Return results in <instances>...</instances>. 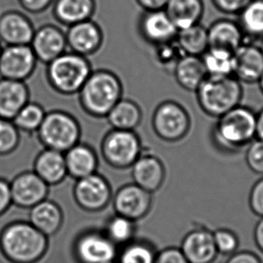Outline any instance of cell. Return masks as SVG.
<instances>
[{
  "label": "cell",
  "mask_w": 263,
  "mask_h": 263,
  "mask_svg": "<svg viewBox=\"0 0 263 263\" xmlns=\"http://www.w3.org/2000/svg\"><path fill=\"white\" fill-rule=\"evenodd\" d=\"M201 110L210 117L218 118L241 104L242 83L234 76H208L196 91Z\"/></svg>",
  "instance_id": "obj_4"
},
{
  "label": "cell",
  "mask_w": 263,
  "mask_h": 263,
  "mask_svg": "<svg viewBox=\"0 0 263 263\" xmlns=\"http://www.w3.org/2000/svg\"><path fill=\"white\" fill-rule=\"evenodd\" d=\"M258 84H259V86H260V92H262L263 95V75L262 77L260 78V80H259Z\"/></svg>",
  "instance_id": "obj_49"
},
{
  "label": "cell",
  "mask_w": 263,
  "mask_h": 263,
  "mask_svg": "<svg viewBox=\"0 0 263 263\" xmlns=\"http://www.w3.org/2000/svg\"><path fill=\"white\" fill-rule=\"evenodd\" d=\"M21 142V132L14 122L0 118V157H7L17 149Z\"/></svg>",
  "instance_id": "obj_36"
},
{
  "label": "cell",
  "mask_w": 263,
  "mask_h": 263,
  "mask_svg": "<svg viewBox=\"0 0 263 263\" xmlns=\"http://www.w3.org/2000/svg\"><path fill=\"white\" fill-rule=\"evenodd\" d=\"M30 46L37 61L49 64L66 52L68 47L66 33L56 25H43L35 30Z\"/></svg>",
  "instance_id": "obj_14"
},
{
  "label": "cell",
  "mask_w": 263,
  "mask_h": 263,
  "mask_svg": "<svg viewBox=\"0 0 263 263\" xmlns=\"http://www.w3.org/2000/svg\"><path fill=\"white\" fill-rule=\"evenodd\" d=\"M256 138L263 140V108L257 112Z\"/></svg>",
  "instance_id": "obj_48"
},
{
  "label": "cell",
  "mask_w": 263,
  "mask_h": 263,
  "mask_svg": "<svg viewBox=\"0 0 263 263\" xmlns=\"http://www.w3.org/2000/svg\"><path fill=\"white\" fill-rule=\"evenodd\" d=\"M122 93V83L115 73L108 69L92 70L79 91V103L90 116L106 118Z\"/></svg>",
  "instance_id": "obj_3"
},
{
  "label": "cell",
  "mask_w": 263,
  "mask_h": 263,
  "mask_svg": "<svg viewBox=\"0 0 263 263\" xmlns=\"http://www.w3.org/2000/svg\"><path fill=\"white\" fill-rule=\"evenodd\" d=\"M49 245V237L29 221H13L0 233V252L11 263L39 262Z\"/></svg>",
  "instance_id": "obj_1"
},
{
  "label": "cell",
  "mask_w": 263,
  "mask_h": 263,
  "mask_svg": "<svg viewBox=\"0 0 263 263\" xmlns=\"http://www.w3.org/2000/svg\"><path fill=\"white\" fill-rule=\"evenodd\" d=\"M30 101L26 83L0 78V118L12 121Z\"/></svg>",
  "instance_id": "obj_21"
},
{
  "label": "cell",
  "mask_w": 263,
  "mask_h": 263,
  "mask_svg": "<svg viewBox=\"0 0 263 263\" xmlns=\"http://www.w3.org/2000/svg\"><path fill=\"white\" fill-rule=\"evenodd\" d=\"M139 28L143 37L155 46L174 42L179 31L164 9L146 11Z\"/></svg>",
  "instance_id": "obj_19"
},
{
  "label": "cell",
  "mask_w": 263,
  "mask_h": 263,
  "mask_svg": "<svg viewBox=\"0 0 263 263\" xmlns=\"http://www.w3.org/2000/svg\"><path fill=\"white\" fill-rule=\"evenodd\" d=\"M133 182L150 193L157 192L164 184L165 167L152 155H141L132 167Z\"/></svg>",
  "instance_id": "obj_20"
},
{
  "label": "cell",
  "mask_w": 263,
  "mask_h": 263,
  "mask_svg": "<svg viewBox=\"0 0 263 263\" xmlns=\"http://www.w3.org/2000/svg\"><path fill=\"white\" fill-rule=\"evenodd\" d=\"M157 253L151 242L135 238L120 248L115 263H155Z\"/></svg>",
  "instance_id": "obj_32"
},
{
  "label": "cell",
  "mask_w": 263,
  "mask_h": 263,
  "mask_svg": "<svg viewBox=\"0 0 263 263\" xmlns=\"http://www.w3.org/2000/svg\"><path fill=\"white\" fill-rule=\"evenodd\" d=\"M169 0H137L140 7L146 11L163 10Z\"/></svg>",
  "instance_id": "obj_46"
},
{
  "label": "cell",
  "mask_w": 263,
  "mask_h": 263,
  "mask_svg": "<svg viewBox=\"0 0 263 263\" xmlns=\"http://www.w3.org/2000/svg\"><path fill=\"white\" fill-rule=\"evenodd\" d=\"M189 263H214L218 256L213 232L206 228H196L189 231L180 247Z\"/></svg>",
  "instance_id": "obj_15"
},
{
  "label": "cell",
  "mask_w": 263,
  "mask_h": 263,
  "mask_svg": "<svg viewBox=\"0 0 263 263\" xmlns=\"http://www.w3.org/2000/svg\"><path fill=\"white\" fill-rule=\"evenodd\" d=\"M142 118V110L138 103L122 98L106 116L111 128L121 130H135L141 123Z\"/></svg>",
  "instance_id": "obj_29"
},
{
  "label": "cell",
  "mask_w": 263,
  "mask_h": 263,
  "mask_svg": "<svg viewBox=\"0 0 263 263\" xmlns=\"http://www.w3.org/2000/svg\"><path fill=\"white\" fill-rule=\"evenodd\" d=\"M248 204L250 210L255 216L263 217V176L257 180L251 188Z\"/></svg>",
  "instance_id": "obj_40"
},
{
  "label": "cell",
  "mask_w": 263,
  "mask_h": 263,
  "mask_svg": "<svg viewBox=\"0 0 263 263\" xmlns=\"http://www.w3.org/2000/svg\"><path fill=\"white\" fill-rule=\"evenodd\" d=\"M68 176L79 180L92 175L98 168V157L92 146L79 142L64 153Z\"/></svg>",
  "instance_id": "obj_25"
},
{
  "label": "cell",
  "mask_w": 263,
  "mask_h": 263,
  "mask_svg": "<svg viewBox=\"0 0 263 263\" xmlns=\"http://www.w3.org/2000/svg\"><path fill=\"white\" fill-rule=\"evenodd\" d=\"M38 61L30 45L3 46L0 78L25 82L35 71Z\"/></svg>",
  "instance_id": "obj_11"
},
{
  "label": "cell",
  "mask_w": 263,
  "mask_h": 263,
  "mask_svg": "<svg viewBox=\"0 0 263 263\" xmlns=\"http://www.w3.org/2000/svg\"><path fill=\"white\" fill-rule=\"evenodd\" d=\"M92 71L87 58L66 51L47 64V79L54 91L73 96L79 93Z\"/></svg>",
  "instance_id": "obj_5"
},
{
  "label": "cell",
  "mask_w": 263,
  "mask_h": 263,
  "mask_svg": "<svg viewBox=\"0 0 263 263\" xmlns=\"http://www.w3.org/2000/svg\"><path fill=\"white\" fill-rule=\"evenodd\" d=\"M34 32L30 18L20 11H6L0 15V43L4 46L30 45Z\"/></svg>",
  "instance_id": "obj_17"
},
{
  "label": "cell",
  "mask_w": 263,
  "mask_h": 263,
  "mask_svg": "<svg viewBox=\"0 0 263 263\" xmlns=\"http://www.w3.org/2000/svg\"><path fill=\"white\" fill-rule=\"evenodd\" d=\"M101 152L110 166L124 170L132 167L142 155V144L134 130L112 128L103 137Z\"/></svg>",
  "instance_id": "obj_7"
},
{
  "label": "cell",
  "mask_w": 263,
  "mask_h": 263,
  "mask_svg": "<svg viewBox=\"0 0 263 263\" xmlns=\"http://www.w3.org/2000/svg\"><path fill=\"white\" fill-rule=\"evenodd\" d=\"M182 55L184 54L181 52L175 41L156 46V60L163 68H171L174 70L175 64Z\"/></svg>",
  "instance_id": "obj_38"
},
{
  "label": "cell",
  "mask_w": 263,
  "mask_h": 263,
  "mask_svg": "<svg viewBox=\"0 0 263 263\" xmlns=\"http://www.w3.org/2000/svg\"><path fill=\"white\" fill-rule=\"evenodd\" d=\"M191 126L190 114L177 102L164 101L154 110L152 128L155 134L163 141H181L188 135Z\"/></svg>",
  "instance_id": "obj_8"
},
{
  "label": "cell",
  "mask_w": 263,
  "mask_h": 263,
  "mask_svg": "<svg viewBox=\"0 0 263 263\" xmlns=\"http://www.w3.org/2000/svg\"><path fill=\"white\" fill-rule=\"evenodd\" d=\"M9 184L12 203L22 210L32 209L46 199L50 192V186L33 171L22 172Z\"/></svg>",
  "instance_id": "obj_12"
},
{
  "label": "cell",
  "mask_w": 263,
  "mask_h": 263,
  "mask_svg": "<svg viewBox=\"0 0 263 263\" xmlns=\"http://www.w3.org/2000/svg\"><path fill=\"white\" fill-rule=\"evenodd\" d=\"M257 112L240 104L217 118L212 129L213 142L226 153H238L256 139Z\"/></svg>",
  "instance_id": "obj_2"
},
{
  "label": "cell",
  "mask_w": 263,
  "mask_h": 263,
  "mask_svg": "<svg viewBox=\"0 0 263 263\" xmlns=\"http://www.w3.org/2000/svg\"><path fill=\"white\" fill-rule=\"evenodd\" d=\"M12 205L9 181L0 177V217L7 213Z\"/></svg>",
  "instance_id": "obj_44"
},
{
  "label": "cell",
  "mask_w": 263,
  "mask_h": 263,
  "mask_svg": "<svg viewBox=\"0 0 263 263\" xmlns=\"http://www.w3.org/2000/svg\"><path fill=\"white\" fill-rule=\"evenodd\" d=\"M260 50H261V52H262L263 54V39L261 40V44H260Z\"/></svg>",
  "instance_id": "obj_50"
},
{
  "label": "cell",
  "mask_w": 263,
  "mask_h": 263,
  "mask_svg": "<svg viewBox=\"0 0 263 263\" xmlns=\"http://www.w3.org/2000/svg\"><path fill=\"white\" fill-rule=\"evenodd\" d=\"M209 48L221 49L234 53L246 42L238 22L220 19L208 29Z\"/></svg>",
  "instance_id": "obj_23"
},
{
  "label": "cell",
  "mask_w": 263,
  "mask_h": 263,
  "mask_svg": "<svg viewBox=\"0 0 263 263\" xmlns=\"http://www.w3.org/2000/svg\"><path fill=\"white\" fill-rule=\"evenodd\" d=\"M175 42L184 55L201 57L209 49L208 29L199 24L178 31Z\"/></svg>",
  "instance_id": "obj_30"
},
{
  "label": "cell",
  "mask_w": 263,
  "mask_h": 263,
  "mask_svg": "<svg viewBox=\"0 0 263 263\" xmlns=\"http://www.w3.org/2000/svg\"><path fill=\"white\" fill-rule=\"evenodd\" d=\"M224 263H263L261 258L252 251H237L228 256Z\"/></svg>",
  "instance_id": "obj_45"
},
{
  "label": "cell",
  "mask_w": 263,
  "mask_h": 263,
  "mask_svg": "<svg viewBox=\"0 0 263 263\" xmlns=\"http://www.w3.org/2000/svg\"><path fill=\"white\" fill-rule=\"evenodd\" d=\"M24 10L30 14H41L53 4L54 0H17Z\"/></svg>",
  "instance_id": "obj_43"
},
{
  "label": "cell",
  "mask_w": 263,
  "mask_h": 263,
  "mask_svg": "<svg viewBox=\"0 0 263 263\" xmlns=\"http://www.w3.org/2000/svg\"><path fill=\"white\" fill-rule=\"evenodd\" d=\"M96 10L95 0H55L53 14L58 21L68 26L90 20Z\"/></svg>",
  "instance_id": "obj_27"
},
{
  "label": "cell",
  "mask_w": 263,
  "mask_h": 263,
  "mask_svg": "<svg viewBox=\"0 0 263 263\" xmlns=\"http://www.w3.org/2000/svg\"><path fill=\"white\" fill-rule=\"evenodd\" d=\"M73 197L77 205L89 213L105 210L112 200V190L106 178L97 172L76 180Z\"/></svg>",
  "instance_id": "obj_10"
},
{
  "label": "cell",
  "mask_w": 263,
  "mask_h": 263,
  "mask_svg": "<svg viewBox=\"0 0 263 263\" xmlns=\"http://www.w3.org/2000/svg\"><path fill=\"white\" fill-rule=\"evenodd\" d=\"M233 54L228 50L209 48L201 56L208 76L233 75Z\"/></svg>",
  "instance_id": "obj_35"
},
{
  "label": "cell",
  "mask_w": 263,
  "mask_h": 263,
  "mask_svg": "<svg viewBox=\"0 0 263 263\" xmlns=\"http://www.w3.org/2000/svg\"><path fill=\"white\" fill-rule=\"evenodd\" d=\"M246 162L251 171L263 176V140L256 138L247 146Z\"/></svg>",
  "instance_id": "obj_39"
},
{
  "label": "cell",
  "mask_w": 263,
  "mask_h": 263,
  "mask_svg": "<svg viewBox=\"0 0 263 263\" xmlns=\"http://www.w3.org/2000/svg\"><path fill=\"white\" fill-rule=\"evenodd\" d=\"M213 236L218 255L228 257L238 251L240 240L231 229L218 228L213 232Z\"/></svg>",
  "instance_id": "obj_37"
},
{
  "label": "cell",
  "mask_w": 263,
  "mask_h": 263,
  "mask_svg": "<svg viewBox=\"0 0 263 263\" xmlns=\"http://www.w3.org/2000/svg\"><path fill=\"white\" fill-rule=\"evenodd\" d=\"M263 75V54L260 46L245 42L233 54V76L241 83L259 82Z\"/></svg>",
  "instance_id": "obj_16"
},
{
  "label": "cell",
  "mask_w": 263,
  "mask_h": 263,
  "mask_svg": "<svg viewBox=\"0 0 263 263\" xmlns=\"http://www.w3.org/2000/svg\"><path fill=\"white\" fill-rule=\"evenodd\" d=\"M119 250L103 230L96 229L79 234L72 246L73 256L78 263H115Z\"/></svg>",
  "instance_id": "obj_9"
},
{
  "label": "cell",
  "mask_w": 263,
  "mask_h": 263,
  "mask_svg": "<svg viewBox=\"0 0 263 263\" xmlns=\"http://www.w3.org/2000/svg\"><path fill=\"white\" fill-rule=\"evenodd\" d=\"M173 72L178 85L191 92H196L208 77L201 57L192 55H182Z\"/></svg>",
  "instance_id": "obj_26"
},
{
  "label": "cell",
  "mask_w": 263,
  "mask_h": 263,
  "mask_svg": "<svg viewBox=\"0 0 263 263\" xmlns=\"http://www.w3.org/2000/svg\"><path fill=\"white\" fill-rule=\"evenodd\" d=\"M217 10L227 14H238L253 0H212Z\"/></svg>",
  "instance_id": "obj_42"
},
{
  "label": "cell",
  "mask_w": 263,
  "mask_h": 263,
  "mask_svg": "<svg viewBox=\"0 0 263 263\" xmlns=\"http://www.w3.org/2000/svg\"><path fill=\"white\" fill-rule=\"evenodd\" d=\"M2 49H3V46H2V43H0V54H1V51H2Z\"/></svg>",
  "instance_id": "obj_51"
},
{
  "label": "cell",
  "mask_w": 263,
  "mask_h": 263,
  "mask_svg": "<svg viewBox=\"0 0 263 263\" xmlns=\"http://www.w3.org/2000/svg\"><path fill=\"white\" fill-rule=\"evenodd\" d=\"M137 222L127 217L115 215L110 217L103 229L107 237L119 248L128 245L135 239L137 231Z\"/></svg>",
  "instance_id": "obj_33"
},
{
  "label": "cell",
  "mask_w": 263,
  "mask_h": 263,
  "mask_svg": "<svg viewBox=\"0 0 263 263\" xmlns=\"http://www.w3.org/2000/svg\"><path fill=\"white\" fill-rule=\"evenodd\" d=\"M155 263H189L180 247H166L157 252Z\"/></svg>",
  "instance_id": "obj_41"
},
{
  "label": "cell",
  "mask_w": 263,
  "mask_h": 263,
  "mask_svg": "<svg viewBox=\"0 0 263 263\" xmlns=\"http://www.w3.org/2000/svg\"><path fill=\"white\" fill-rule=\"evenodd\" d=\"M36 134L44 148L66 153L80 142L81 128L73 115L55 110L47 112Z\"/></svg>",
  "instance_id": "obj_6"
},
{
  "label": "cell",
  "mask_w": 263,
  "mask_h": 263,
  "mask_svg": "<svg viewBox=\"0 0 263 263\" xmlns=\"http://www.w3.org/2000/svg\"><path fill=\"white\" fill-rule=\"evenodd\" d=\"M66 38L71 51L85 57L96 53L103 42L102 30L91 20L68 26Z\"/></svg>",
  "instance_id": "obj_18"
},
{
  "label": "cell",
  "mask_w": 263,
  "mask_h": 263,
  "mask_svg": "<svg viewBox=\"0 0 263 263\" xmlns=\"http://www.w3.org/2000/svg\"><path fill=\"white\" fill-rule=\"evenodd\" d=\"M164 10L178 30L199 24L204 13L202 0H169Z\"/></svg>",
  "instance_id": "obj_28"
},
{
  "label": "cell",
  "mask_w": 263,
  "mask_h": 263,
  "mask_svg": "<svg viewBox=\"0 0 263 263\" xmlns=\"http://www.w3.org/2000/svg\"><path fill=\"white\" fill-rule=\"evenodd\" d=\"M253 241L257 249L263 254V217H260L253 229Z\"/></svg>",
  "instance_id": "obj_47"
},
{
  "label": "cell",
  "mask_w": 263,
  "mask_h": 263,
  "mask_svg": "<svg viewBox=\"0 0 263 263\" xmlns=\"http://www.w3.org/2000/svg\"><path fill=\"white\" fill-rule=\"evenodd\" d=\"M29 222L40 232L50 237L58 234L64 223L61 206L50 199H44L29 210Z\"/></svg>",
  "instance_id": "obj_22"
},
{
  "label": "cell",
  "mask_w": 263,
  "mask_h": 263,
  "mask_svg": "<svg viewBox=\"0 0 263 263\" xmlns=\"http://www.w3.org/2000/svg\"><path fill=\"white\" fill-rule=\"evenodd\" d=\"M32 171L49 186L61 184L68 176L64 153L44 148L36 156Z\"/></svg>",
  "instance_id": "obj_24"
},
{
  "label": "cell",
  "mask_w": 263,
  "mask_h": 263,
  "mask_svg": "<svg viewBox=\"0 0 263 263\" xmlns=\"http://www.w3.org/2000/svg\"><path fill=\"white\" fill-rule=\"evenodd\" d=\"M152 193L135 184H125L118 190L112 199L115 213L134 222L146 217L152 208Z\"/></svg>",
  "instance_id": "obj_13"
},
{
  "label": "cell",
  "mask_w": 263,
  "mask_h": 263,
  "mask_svg": "<svg viewBox=\"0 0 263 263\" xmlns=\"http://www.w3.org/2000/svg\"><path fill=\"white\" fill-rule=\"evenodd\" d=\"M47 111L40 103L29 101L12 120L18 130L25 134L38 132Z\"/></svg>",
  "instance_id": "obj_34"
},
{
  "label": "cell",
  "mask_w": 263,
  "mask_h": 263,
  "mask_svg": "<svg viewBox=\"0 0 263 263\" xmlns=\"http://www.w3.org/2000/svg\"><path fill=\"white\" fill-rule=\"evenodd\" d=\"M238 24L245 38L263 39V0H253L238 14Z\"/></svg>",
  "instance_id": "obj_31"
}]
</instances>
